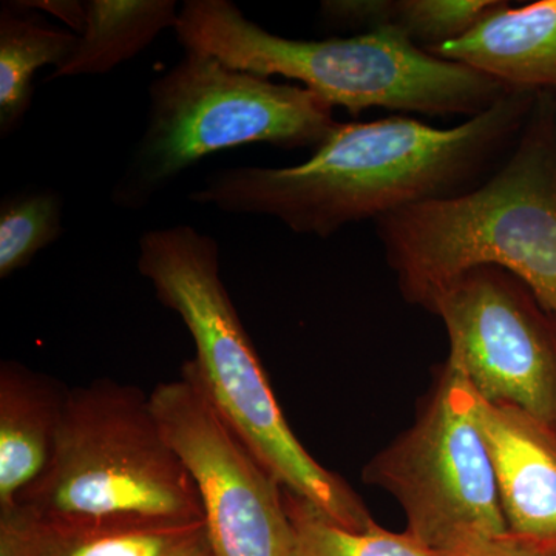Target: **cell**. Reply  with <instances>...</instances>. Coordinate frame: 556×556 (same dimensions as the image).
<instances>
[{
	"instance_id": "obj_1",
	"label": "cell",
	"mask_w": 556,
	"mask_h": 556,
	"mask_svg": "<svg viewBox=\"0 0 556 556\" xmlns=\"http://www.w3.org/2000/svg\"><path fill=\"white\" fill-rule=\"evenodd\" d=\"M536 97L508 91L450 129L407 116L339 123L305 163L214 172L189 199L328 239L353 223L477 188L517 146Z\"/></svg>"
},
{
	"instance_id": "obj_2",
	"label": "cell",
	"mask_w": 556,
	"mask_h": 556,
	"mask_svg": "<svg viewBox=\"0 0 556 556\" xmlns=\"http://www.w3.org/2000/svg\"><path fill=\"white\" fill-rule=\"evenodd\" d=\"M375 223L408 302L426 308L450 281L493 266L556 317V94L538 93L517 146L477 188Z\"/></svg>"
},
{
	"instance_id": "obj_3",
	"label": "cell",
	"mask_w": 556,
	"mask_h": 556,
	"mask_svg": "<svg viewBox=\"0 0 556 556\" xmlns=\"http://www.w3.org/2000/svg\"><path fill=\"white\" fill-rule=\"evenodd\" d=\"M138 270L185 321L195 343L189 362L200 386L255 459L283 489L339 526L368 529L375 519L364 501L306 452L285 419L223 283L217 241L186 225L149 230L139 240Z\"/></svg>"
},
{
	"instance_id": "obj_4",
	"label": "cell",
	"mask_w": 556,
	"mask_h": 556,
	"mask_svg": "<svg viewBox=\"0 0 556 556\" xmlns=\"http://www.w3.org/2000/svg\"><path fill=\"white\" fill-rule=\"evenodd\" d=\"M179 43L229 67L299 80L329 108L473 118L508 93L500 83L420 49L394 28L324 40L287 39L249 21L229 0H188L175 27Z\"/></svg>"
},
{
	"instance_id": "obj_5",
	"label": "cell",
	"mask_w": 556,
	"mask_h": 556,
	"mask_svg": "<svg viewBox=\"0 0 556 556\" xmlns=\"http://www.w3.org/2000/svg\"><path fill=\"white\" fill-rule=\"evenodd\" d=\"M14 507L73 521L204 519L199 486L150 396L110 379L68 391L49 466Z\"/></svg>"
},
{
	"instance_id": "obj_6",
	"label": "cell",
	"mask_w": 556,
	"mask_h": 556,
	"mask_svg": "<svg viewBox=\"0 0 556 556\" xmlns=\"http://www.w3.org/2000/svg\"><path fill=\"white\" fill-rule=\"evenodd\" d=\"M142 138L113 188L115 206L141 208L200 160L247 144L316 150L334 131L332 109L305 87L240 72L186 50L149 89Z\"/></svg>"
},
{
	"instance_id": "obj_7",
	"label": "cell",
	"mask_w": 556,
	"mask_h": 556,
	"mask_svg": "<svg viewBox=\"0 0 556 556\" xmlns=\"http://www.w3.org/2000/svg\"><path fill=\"white\" fill-rule=\"evenodd\" d=\"M364 481L401 504L407 532L430 551L508 533L473 390L450 362L416 422L369 460Z\"/></svg>"
},
{
	"instance_id": "obj_8",
	"label": "cell",
	"mask_w": 556,
	"mask_h": 556,
	"mask_svg": "<svg viewBox=\"0 0 556 556\" xmlns=\"http://www.w3.org/2000/svg\"><path fill=\"white\" fill-rule=\"evenodd\" d=\"M426 309L444 321L447 362L478 397L556 428V317L521 278L493 266L467 270Z\"/></svg>"
},
{
	"instance_id": "obj_9",
	"label": "cell",
	"mask_w": 556,
	"mask_h": 556,
	"mask_svg": "<svg viewBox=\"0 0 556 556\" xmlns=\"http://www.w3.org/2000/svg\"><path fill=\"white\" fill-rule=\"evenodd\" d=\"M164 437L203 501L217 556H294L281 485L208 401L190 362L149 394Z\"/></svg>"
},
{
	"instance_id": "obj_10",
	"label": "cell",
	"mask_w": 556,
	"mask_h": 556,
	"mask_svg": "<svg viewBox=\"0 0 556 556\" xmlns=\"http://www.w3.org/2000/svg\"><path fill=\"white\" fill-rule=\"evenodd\" d=\"M473 416L489 450L508 533L556 541V428L473 391Z\"/></svg>"
},
{
	"instance_id": "obj_11",
	"label": "cell",
	"mask_w": 556,
	"mask_h": 556,
	"mask_svg": "<svg viewBox=\"0 0 556 556\" xmlns=\"http://www.w3.org/2000/svg\"><path fill=\"white\" fill-rule=\"evenodd\" d=\"M212 546L206 519H47L0 514V556H190Z\"/></svg>"
},
{
	"instance_id": "obj_12",
	"label": "cell",
	"mask_w": 556,
	"mask_h": 556,
	"mask_svg": "<svg viewBox=\"0 0 556 556\" xmlns=\"http://www.w3.org/2000/svg\"><path fill=\"white\" fill-rule=\"evenodd\" d=\"M428 53L495 79L508 91L556 94V0L495 10L463 38Z\"/></svg>"
},
{
	"instance_id": "obj_13",
	"label": "cell",
	"mask_w": 556,
	"mask_h": 556,
	"mask_svg": "<svg viewBox=\"0 0 556 556\" xmlns=\"http://www.w3.org/2000/svg\"><path fill=\"white\" fill-rule=\"evenodd\" d=\"M67 393L17 362L0 365V514L49 466Z\"/></svg>"
},
{
	"instance_id": "obj_14",
	"label": "cell",
	"mask_w": 556,
	"mask_h": 556,
	"mask_svg": "<svg viewBox=\"0 0 556 556\" xmlns=\"http://www.w3.org/2000/svg\"><path fill=\"white\" fill-rule=\"evenodd\" d=\"M86 25L70 60L50 80L102 75L141 53L166 28L177 27L174 0H89Z\"/></svg>"
},
{
	"instance_id": "obj_15",
	"label": "cell",
	"mask_w": 556,
	"mask_h": 556,
	"mask_svg": "<svg viewBox=\"0 0 556 556\" xmlns=\"http://www.w3.org/2000/svg\"><path fill=\"white\" fill-rule=\"evenodd\" d=\"M501 0H329L321 17L334 27L394 28L424 50L463 38Z\"/></svg>"
},
{
	"instance_id": "obj_16",
	"label": "cell",
	"mask_w": 556,
	"mask_h": 556,
	"mask_svg": "<svg viewBox=\"0 0 556 556\" xmlns=\"http://www.w3.org/2000/svg\"><path fill=\"white\" fill-rule=\"evenodd\" d=\"M78 43L75 33L58 30L49 22L3 7L0 16V134L20 127L33 98V79L46 65L61 68Z\"/></svg>"
},
{
	"instance_id": "obj_17",
	"label": "cell",
	"mask_w": 556,
	"mask_h": 556,
	"mask_svg": "<svg viewBox=\"0 0 556 556\" xmlns=\"http://www.w3.org/2000/svg\"><path fill=\"white\" fill-rule=\"evenodd\" d=\"M281 493L294 538V556H434L407 530L390 532L376 521L365 530L345 529L305 497L283 486Z\"/></svg>"
},
{
	"instance_id": "obj_18",
	"label": "cell",
	"mask_w": 556,
	"mask_h": 556,
	"mask_svg": "<svg viewBox=\"0 0 556 556\" xmlns=\"http://www.w3.org/2000/svg\"><path fill=\"white\" fill-rule=\"evenodd\" d=\"M62 201L53 190L9 197L0 206V277L7 278L60 239Z\"/></svg>"
},
{
	"instance_id": "obj_19",
	"label": "cell",
	"mask_w": 556,
	"mask_h": 556,
	"mask_svg": "<svg viewBox=\"0 0 556 556\" xmlns=\"http://www.w3.org/2000/svg\"><path fill=\"white\" fill-rule=\"evenodd\" d=\"M434 556H538L535 543L511 533L500 536H475L460 541Z\"/></svg>"
},
{
	"instance_id": "obj_20",
	"label": "cell",
	"mask_w": 556,
	"mask_h": 556,
	"mask_svg": "<svg viewBox=\"0 0 556 556\" xmlns=\"http://www.w3.org/2000/svg\"><path fill=\"white\" fill-rule=\"evenodd\" d=\"M17 7L25 10H43L60 20L67 22L73 30L78 31L79 35L86 25V3L72 2V0H50V2H20Z\"/></svg>"
},
{
	"instance_id": "obj_21",
	"label": "cell",
	"mask_w": 556,
	"mask_h": 556,
	"mask_svg": "<svg viewBox=\"0 0 556 556\" xmlns=\"http://www.w3.org/2000/svg\"><path fill=\"white\" fill-rule=\"evenodd\" d=\"M538 556H556V541L554 543H535Z\"/></svg>"
},
{
	"instance_id": "obj_22",
	"label": "cell",
	"mask_w": 556,
	"mask_h": 556,
	"mask_svg": "<svg viewBox=\"0 0 556 556\" xmlns=\"http://www.w3.org/2000/svg\"><path fill=\"white\" fill-rule=\"evenodd\" d=\"M190 556H217V555H215L214 548H212V546H208L206 548H203V551L197 552V554H193Z\"/></svg>"
}]
</instances>
